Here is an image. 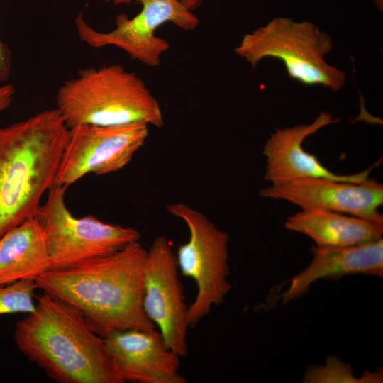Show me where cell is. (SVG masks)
Instances as JSON below:
<instances>
[{
  "mask_svg": "<svg viewBox=\"0 0 383 383\" xmlns=\"http://www.w3.org/2000/svg\"><path fill=\"white\" fill-rule=\"evenodd\" d=\"M147 250L139 242L101 257L55 270L36 279L38 289L76 309L104 337L121 330H155L143 306Z\"/></svg>",
  "mask_w": 383,
  "mask_h": 383,
  "instance_id": "6da1fadb",
  "label": "cell"
},
{
  "mask_svg": "<svg viewBox=\"0 0 383 383\" xmlns=\"http://www.w3.org/2000/svg\"><path fill=\"white\" fill-rule=\"evenodd\" d=\"M18 350L58 383H124L104 338L67 303L43 292L13 331Z\"/></svg>",
  "mask_w": 383,
  "mask_h": 383,
  "instance_id": "7a4b0ae2",
  "label": "cell"
},
{
  "mask_svg": "<svg viewBox=\"0 0 383 383\" xmlns=\"http://www.w3.org/2000/svg\"><path fill=\"white\" fill-rule=\"evenodd\" d=\"M68 135L56 109L0 128V238L34 217L55 184Z\"/></svg>",
  "mask_w": 383,
  "mask_h": 383,
  "instance_id": "3957f363",
  "label": "cell"
},
{
  "mask_svg": "<svg viewBox=\"0 0 383 383\" xmlns=\"http://www.w3.org/2000/svg\"><path fill=\"white\" fill-rule=\"evenodd\" d=\"M55 109L68 128L82 124L164 125L160 104L144 81L119 64L81 70L58 89Z\"/></svg>",
  "mask_w": 383,
  "mask_h": 383,
  "instance_id": "277c9868",
  "label": "cell"
},
{
  "mask_svg": "<svg viewBox=\"0 0 383 383\" xmlns=\"http://www.w3.org/2000/svg\"><path fill=\"white\" fill-rule=\"evenodd\" d=\"M331 49L330 36L313 23L278 17L245 35L235 51L253 68L265 57L276 58L289 77L337 91L344 85L345 74L325 61Z\"/></svg>",
  "mask_w": 383,
  "mask_h": 383,
  "instance_id": "5b68a950",
  "label": "cell"
},
{
  "mask_svg": "<svg viewBox=\"0 0 383 383\" xmlns=\"http://www.w3.org/2000/svg\"><path fill=\"white\" fill-rule=\"evenodd\" d=\"M67 188L54 184L34 216L46 238L49 270L107 255L140 240V233L131 227L105 223L92 215L74 217L65 201Z\"/></svg>",
  "mask_w": 383,
  "mask_h": 383,
  "instance_id": "8992f818",
  "label": "cell"
},
{
  "mask_svg": "<svg viewBox=\"0 0 383 383\" xmlns=\"http://www.w3.org/2000/svg\"><path fill=\"white\" fill-rule=\"evenodd\" d=\"M167 210L184 221L189 232L188 241L178 247L176 257L181 274L192 278L197 287L187 313L189 328H194L213 306L223 301L231 289L227 279L229 236L204 214L186 204H171Z\"/></svg>",
  "mask_w": 383,
  "mask_h": 383,
  "instance_id": "52a82bcc",
  "label": "cell"
},
{
  "mask_svg": "<svg viewBox=\"0 0 383 383\" xmlns=\"http://www.w3.org/2000/svg\"><path fill=\"white\" fill-rule=\"evenodd\" d=\"M140 11L133 18L120 13L115 28L100 32L88 24L83 15L75 18L77 33L82 41L91 48L114 46L123 50L131 59L145 66L160 65L162 55L170 48L169 43L155 35L156 30L172 23L184 30H193L199 24L198 17L179 0H135Z\"/></svg>",
  "mask_w": 383,
  "mask_h": 383,
  "instance_id": "ba28073f",
  "label": "cell"
},
{
  "mask_svg": "<svg viewBox=\"0 0 383 383\" xmlns=\"http://www.w3.org/2000/svg\"><path fill=\"white\" fill-rule=\"evenodd\" d=\"M148 126L82 124L69 128L55 184L68 187L89 173L104 175L121 170L144 145Z\"/></svg>",
  "mask_w": 383,
  "mask_h": 383,
  "instance_id": "9c48e42d",
  "label": "cell"
},
{
  "mask_svg": "<svg viewBox=\"0 0 383 383\" xmlns=\"http://www.w3.org/2000/svg\"><path fill=\"white\" fill-rule=\"evenodd\" d=\"M170 241L157 236L147 250L143 306L158 328L166 346L185 357L188 353V306Z\"/></svg>",
  "mask_w": 383,
  "mask_h": 383,
  "instance_id": "30bf717a",
  "label": "cell"
},
{
  "mask_svg": "<svg viewBox=\"0 0 383 383\" xmlns=\"http://www.w3.org/2000/svg\"><path fill=\"white\" fill-rule=\"evenodd\" d=\"M259 194L263 198L289 201L301 209L335 211L383 224V216L378 211L383 204V185L374 179L355 183L304 178L271 184Z\"/></svg>",
  "mask_w": 383,
  "mask_h": 383,
  "instance_id": "8fae6325",
  "label": "cell"
},
{
  "mask_svg": "<svg viewBox=\"0 0 383 383\" xmlns=\"http://www.w3.org/2000/svg\"><path fill=\"white\" fill-rule=\"evenodd\" d=\"M339 121L328 112H321L310 124H299L277 128L263 148L266 158L265 179L271 184L283 183L304 178H328L359 183L369 178L376 163L352 174H338L326 167L314 155L303 147L304 140L322 128Z\"/></svg>",
  "mask_w": 383,
  "mask_h": 383,
  "instance_id": "7c38bea8",
  "label": "cell"
},
{
  "mask_svg": "<svg viewBox=\"0 0 383 383\" xmlns=\"http://www.w3.org/2000/svg\"><path fill=\"white\" fill-rule=\"evenodd\" d=\"M124 382L185 383L178 354L168 348L159 331L126 329L103 337Z\"/></svg>",
  "mask_w": 383,
  "mask_h": 383,
  "instance_id": "4fadbf2b",
  "label": "cell"
},
{
  "mask_svg": "<svg viewBox=\"0 0 383 383\" xmlns=\"http://www.w3.org/2000/svg\"><path fill=\"white\" fill-rule=\"evenodd\" d=\"M311 250V261L292 278L289 288L282 294V304L301 297L319 279L353 274L383 277L382 238L350 246H313Z\"/></svg>",
  "mask_w": 383,
  "mask_h": 383,
  "instance_id": "5bb4252c",
  "label": "cell"
},
{
  "mask_svg": "<svg viewBox=\"0 0 383 383\" xmlns=\"http://www.w3.org/2000/svg\"><path fill=\"white\" fill-rule=\"evenodd\" d=\"M285 228L311 238L318 247H344L382 238L383 224L360 217L318 209L289 216Z\"/></svg>",
  "mask_w": 383,
  "mask_h": 383,
  "instance_id": "9a60e30c",
  "label": "cell"
},
{
  "mask_svg": "<svg viewBox=\"0 0 383 383\" xmlns=\"http://www.w3.org/2000/svg\"><path fill=\"white\" fill-rule=\"evenodd\" d=\"M50 268L43 229L29 218L0 238V285L34 280Z\"/></svg>",
  "mask_w": 383,
  "mask_h": 383,
  "instance_id": "2e32d148",
  "label": "cell"
},
{
  "mask_svg": "<svg viewBox=\"0 0 383 383\" xmlns=\"http://www.w3.org/2000/svg\"><path fill=\"white\" fill-rule=\"evenodd\" d=\"M382 370L365 372L360 377L355 376L350 364L336 356L328 357L324 365L311 366L306 370L303 382L306 383H379L383 381Z\"/></svg>",
  "mask_w": 383,
  "mask_h": 383,
  "instance_id": "e0dca14e",
  "label": "cell"
},
{
  "mask_svg": "<svg viewBox=\"0 0 383 383\" xmlns=\"http://www.w3.org/2000/svg\"><path fill=\"white\" fill-rule=\"evenodd\" d=\"M35 289L34 280L0 285V315L32 312L35 308Z\"/></svg>",
  "mask_w": 383,
  "mask_h": 383,
  "instance_id": "ac0fdd59",
  "label": "cell"
},
{
  "mask_svg": "<svg viewBox=\"0 0 383 383\" xmlns=\"http://www.w3.org/2000/svg\"><path fill=\"white\" fill-rule=\"evenodd\" d=\"M12 56L9 46L0 38V82L6 81L11 74Z\"/></svg>",
  "mask_w": 383,
  "mask_h": 383,
  "instance_id": "d6986e66",
  "label": "cell"
},
{
  "mask_svg": "<svg viewBox=\"0 0 383 383\" xmlns=\"http://www.w3.org/2000/svg\"><path fill=\"white\" fill-rule=\"evenodd\" d=\"M15 92V87L11 84L0 87V112L11 106Z\"/></svg>",
  "mask_w": 383,
  "mask_h": 383,
  "instance_id": "ffe728a7",
  "label": "cell"
},
{
  "mask_svg": "<svg viewBox=\"0 0 383 383\" xmlns=\"http://www.w3.org/2000/svg\"><path fill=\"white\" fill-rule=\"evenodd\" d=\"M189 10L194 11L198 9L204 2V0H179Z\"/></svg>",
  "mask_w": 383,
  "mask_h": 383,
  "instance_id": "44dd1931",
  "label": "cell"
},
{
  "mask_svg": "<svg viewBox=\"0 0 383 383\" xmlns=\"http://www.w3.org/2000/svg\"><path fill=\"white\" fill-rule=\"evenodd\" d=\"M105 1L108 3H111L114 5H127L131 4L133 1H135V0H104Z\"/></svg>",
  "mask_w": 383,
  "mask_h": 383,
  "instance_id": "7402d4cb",
  "label": "cell"
}]
</instances>
